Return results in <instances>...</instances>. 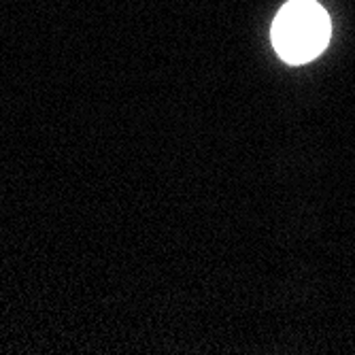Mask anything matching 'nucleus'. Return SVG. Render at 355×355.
I'll use <instances>...</instances> for the list:
<instances>
[{
  "label": "nucleus",
  "instance_id": "nucleus-1",
  "mask_svg": "<svg viewBox=\"0 0 355 355\" xmlns=\"http://www.w3.org/2000/svg\"><path fill=\"white\" fill-rule=\"evenodd\" d=\"M330 17L315 0H289L272 24V45L289 64L317 58L330 41Z\"/></svg>",
  "mask_w": 355,
  "mask_h": 355
}]
</instances>
